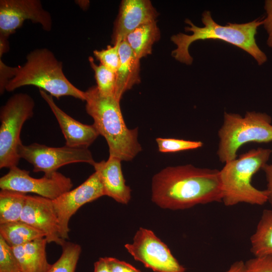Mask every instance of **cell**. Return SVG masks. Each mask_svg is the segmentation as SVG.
Instances as JSON below:
<instances>
[{
    "label": "cell",
    "instance_id": "obj_27",
    "mask_svg": "<svg viewBox=\"0 0 272 272\" xmlns=\"http://www.w3.org/2000/svg\"><path fill=\"white\" fill-rule=\"evenodd\" d=\"M0 272H22L11 247L1 236Z\"/></svg>",
    "mask_w": 272,
    "mask_h": 272
},
{
    "label": "cell",
    "instance_id": "obj_25",
    "mask_svg": "<svg viewBox=\"0 0 272 272\" xmlns=\"http://www.w3.org/2000/svg\"><path fill=\"white\" fill-rule=\"evenodd\" d=\"M158 150L161 153H175L201 148L203 143L198 141H190L173 138L156 139Z\"/></svg>",
    "mask_w": 272,
    "mask_h": 272
},
{
    "label": "cell",
    "instance_id": "obj_9",
    "mask_svg": "<svg viewBox=\"0 0 272 272\" xmlns=\"http://www.w3.org/2000/svg\"><path fill=\"white\" fill-rule=\"evenodd\" d=\"M124 247L137 260L155 272H185L166 244L149 229L140 228Z\"/></svg>",
    "mask_w": 272,
    "mask_h": 272
},
{
    "label": "cell",
    "instance_id": "obj_8",
    "mask_svg": "<svg viewBox=\"0 0 272 272\" xmlns=\"http://www.w3.org/2000/svg\"><path fill=\"white\" fill-rule=\"evenodd\" d=\"M18 154L33 166L34 172L49 174L60 167L70 164L84 162L92 166L96 162L88 148H72L64 146L51 147L38 143L24 145L18 148Z\"/></svg>",
    "mask_w": 272,
    "mask_h": 272
},
{
    "label": "cell",
    "instance_id": "obj_30",
    "mask_svg": "<svg viewBox=\"0 0 272 272\" xmlns=\"http://www.w3.org/2000/svg\"><path fill=\"white\" fill-rule=\"evenodd\" d=\"M111 272H141L132 265L114 257H105Z\"/></svg>",
    "mask_w": 272,
    "mask_h": 272
},
{
    "label": "cell",
    "instance_id": "obj_21",
    "mask_svg": "<svg viewBox=\"0 0 272 272\" xmlns=\"http://www.w3.org/2000/svg\"><path fill=\"white\" fill-rule=\"evenodd\" d=\"M0 236L11 248L45 238L42 232L21 220L0 224Z\"/></svg>",
    "mask_w": 272,
    "mask_h": 272
},
{
    "label": "cell",
    "instance_id": "obj_29",
    "mask_svg": "<svg viewBox=\"0 0 272 272\" xmlns=\"http://www.w3.org/2000/svg\"><path fill=\"white\" fill-rule=\"evenodd\" d=\"M264 8L266 16L263 19L262 25L268 35L266 43L268 47L272 48V0L265 1Z\"/></svg>",
    "mask_w": 272,
    "mask_h": 272
},
{
    "label": "cell",
    "instance_id": "obj_3",
    "mask_svg": "<svg viewBox=\"0 0 272 272\" xmlns=\"http://www.w3.org/2000/svg\"><path fill=\"white\" fill-rule=\"evenodd\" d=\"M86 110L93 119L99 135L106 140L109 156L121 161H130L142 151L138 141V128L129 129L123 117L120 101L105 96L97 86L85 91Z\"/></svg>",
    "mask_w": 272,
    "mask_h": 272
},
{
    "label": "cell",
    "instance_id": "obj_22",
    "mask_svg": "<svg viewBox=\"0 0 272 272\" xmlns=\"http://www.w3.org/2000/svg\"><path fill=\"white\" fill-rule=\"evenodd\" d=\"M25 193L9 190L0 191V224L20 221L25 206Z\"/></svg>",
    "mask_w": 272,
    "mask_h": 272
},
{
    "label": "cell",
    "instance_id": "obj_5",
    "mask_svg": "<svg viewBox=\"0 0 272 272\" xmlns=\"http://www.w3.org/2000/svg\"><path fill=\"white\" fill-rule=\"evenodd\" d=\"M272 150L258 148L225 163L220 171L222 200L226 206L240 203L262 206L267 201L266 190H261L251 183L252 176L267 164Z\"/></svg>",
    "mask_w": 272,
    "mask_h": 272
},
{
    "label": "cell",
    "instance_id": "obj_6",
    "mask_svg": "<svg viewBox=\"0 0 272 272\" xmlns=\"http://www.w3.org/2000/svg\"><path fill=\"white\" fill-rule=\"evenodd\" d=\"M218 134L217 153L219 160L225 163L236 159L239 149L244 144L272 141L271 118L265 113L254 111L246 112L243 116L225 112Z\"/></svg>",
    "mask_w": 272,
    "mask_h": 272
},
{
    "label": "cell",
    "instance_id": "obj_11",
    "mask_svg": "<svg viewBox=\"0 0 272 272\" xmlns=\"http://www.w3.org/2000/svg\"><path fill=\"white\" fill-rule=\"evenodd\" d=\"M102 196H105L103 186L98 174L95 171L79 186L52 200L60 236L63 240L69 239V224L71 217L82 206Z\"/></svg>",
    "mask_w": 272,
    "mask_h": 272
},
{
    "label": "cell",
    "instance_id": "obj_17",
    "mask_svg": "<svg viewBox=\"0 0 272 272\" xmlns=\"http://www.w3.org/2000/svg\"><path fill=\"white\" fill-rule=\"evenodd\" d=\"M120 64L116 72L115 98L118 101L126 91L141 82L140 59L123 40L119 46Z\"/></svg>",
    "mask_w": 272,
    "mask_h": 272
},
{
    "label": "cell",
    "instance_id": "obj_2",
    "mask_svg": "<svg viewBox=\"0 0 272 272\" xmlns=\"http://www.w3.org/2000/svg\"><path fill=\"white\" fill-rule=\"evenodd\" d=\"M201 21L203 26L199 27L186 19L185 22L188 26L185 27V30L191 32L192 34L179 33L171 37V41L177 46L172 51V55L177 60L190 65L193 62L189 52L190 44L199 40L216 39L242 49L250 54L259 65L266 62V55L257 45L255 40L257 29L263 24V19H256L247 23H228L221 25L214 21L211 12L206 10L202 14Z\"/></svg>",
    "mask_w": 272,
    "mask_h": 272
},
{
    "label": "cell",
    "instance_id": "obj_10",
    "mask_svg": "<svg viewBox=\"0 0 272 272\" xmlns=\"http://www.w3.org/2000/svg\"><path fill=\"white\" fill-rule=\"evenodd\" d=\"M28 171L17 166L12 167L0 178L1 190H9L26 194L33 193L54 200L70 190L73 184L71 179L57 171L44 174L40 178L31 176Z\"/></svg>",
    "mask_w": 272,
    "mask_h": 272
},
{
    "label": "cell",
    "instance_id": "obj_32",
    "mask_svg": "<svg viewBox=\"0 0 272 272\" xmlns=\"http://www.w3.org/2000/svg\"><path fill=\"white\" fill-rule=\"evenodd\" d=\"M94 272H111L106 257H100L94 263Z\"/></svg>",
    "mask_w": 272,
    "mask_h": 272
},
{
    "label": "cell",
    "instance_id": "obj_33",
    "mask_svg": "<svg viewBox=\"0 0 272 272\" xmlns=\"http://www.w3.org/2000/svg\"><path fill=\"white\" fill-rule=\"evenodd\" d=\"M226 272H245L244 262L242 260L235 261Z\"/></svg>",
    "mask_w": 272,
    "mask_h": 272
},
{
    "label": "cell",
    "instance_id": "obj_16",
    "mask_svg": "<svg viewBox=\"0 0 272 272\" xmlns=\"http://www.w3.org/2000/svg\"><path fill=\"white\" fill-rule=\"evenodd\" d=\"M121 162L119 159L109 156L107 161L95 162L93 166L100 178L105 196L126 205L130 199L131 190L125 184Z\"/></svg>",
    "mask_w": 272,
    "mask_h": 272
},
{
    "label": "cell",
    "instance_id": "obj_1",
    "mask_svg": "<svg viewBox=\"0 0 272 272\" xmlns=\"http://www.w3.org/2000/svg\"><path fill=\"white\" fill-rule=\"evenodd\" d=\"M151 197L159 207L172 210L222 201L220 171L191 164L167 167L153 177Z\"/></svg>",
    "mask_w": 272,
    "mask_h": 272
},
{
    "label": "cell",
    "instance_id": "obj_19",
    "mask_svg": "<svg viewBox=\"0 0 272 272\" xmlns=\"http://www.w3.org/2000/svg\"><path fill=\"white\" fill-rule=\"evenodd\" d=\"M160 37V32L154 21L143 24L129 33L124 40L141 59L152 52V46Z\"/></svg>",
    "mask_w": 272,
    "mask_h": 272
},
{
    "label": "cell",
    "instance_id": "obj_15",
    "mask_svg": "<svg viewBox=\"0 0 272 272\" xmlns=\"http://www.w3.org/2000/svg\"><path fill=\"white\" fill-rule=\"evenodd\" d=\"M39 92L56 118L65 138V146L88 148L99 135L93 124H85L76 120L55 104L51 95L41 89H39Z\"/></svg>",
    "mask_w": 272,
    "mask_h": 272
},
{
    "label": "cell",
    "instance_id": "obj_20",
    "mask_svg": "<svg viewBox=\"0 0 272 272\" xmlns=\"http://www.w3.org/2000/svg\"><path fill=\"white\" fill-rule=\"evenodd\" d=\"M250 243V251L254 256L272 257V210L263 211Z\"/></svg>",
    "mask_w": 272,
    "mask_h": 272
},
{
    "label": "cell",
    "instance_id": "obj_4",
    "mask_svg": "<svg viewBox=\"0 0 272 272\" xmlns=\"http://www.w3.org/2000/svg\"><path fill=\"white\" fill-rule=\"evenodd\" d=\"M27 85L38 87L57 99L69 96L85 100V92L67 80L63 72L62 62L47 48L31 51L23 66L15 67L14 76L7 84L5 90L12 92Z\"/></svg>",
    "mask_w": 272,
    "mask_h": 272
},
{
    "label": "cell",
    "instance_id": "obj_28",
    "mask_svg": "<svg viewBox=\"0 0 272 272\" xmlns=\"http://www.w3.org/2000/svg\"><path fill=\"white\" fill-rule=\"evenodd\" d=\"M245 272H272V257L254 256L244 262Z\"/></svg>",
    "mask_w": 272,
    "mask_h": 272
},
{
    "label": "cell",
    "instance_id": "obj_31",
    "mask_svg": "<svg viewBox=\"0 0 272 272\" xmlns=\"http://www.w3.org/2000/svg\"><path fill=\"white\" fill-rule=\"evenodd\" d=\"M264 172L267 181V201L270 203L272 208V164H266L262 168Z\"/></svg>",
    "mask_w": 272,
    "mask_h": 272
},
{
    "label": "cell",
    "instance_id": "obj_23",
    "mask_svg": "<svg viewBox=\"0 0 272 272\" xmlns=\"http://www.w3.org/2000/svg\"><path fill=\"white\" fill-rule=\"evenodd\" d=\"M62 253L48 272H75L82 251L80 245L66 241L61 246Z\"/></svg>",
    "mask_w": 272,
    "mask_h": 272
},
{
    "label": "cell",
    "instance_id": "obj_18",
    "mask_svg": "<svg viewBox=\"0 0 272 272\" xmlns=\"http://www.w3.org/2000/svg\"><path fill=\"white\" fill-rule=\"evenodd\" d=\"M45 238L12 247L13 254L22 272H48L51 266L47 260Z\"/></svg>",
    "mask_w": 272,
    "mask_h": 272
},
{
    "label": "cell",
    "instance_id": "obj_14",
    "mask_svg": "<svg viewBox=\"0 0 272 272\" xmlns=\"http://www.w3.org/2000/svg\"><path fill=\"white\" fill-rule=\"evenodd\" d=\"M158 14L149 0H123L115 22L112 39L113 45L120 43L139 26L156 21Z\"/></svg>",
    "mask_w": 272,
    "mask_h": 272
},
{
    "label": "cell",
    "instance_id": "obj_12",
    "mask_svg": "<svg viewBox=\"0 0 272 272\" xmlns=\"http://www.w3.org/2000/svg\"><path fill=\"white\" fill-rule=\"evenodd\" d=\"M27 20L39 24L45 31L51 30V15L43 8L40 1H0L1 37L7 39Z\"/></svg>",
    "mask_w": 272,
    "mask_h": 272
},
{
    "label": "cell",
    "instance_id": "obj_24",
    "mask_svg": "<svg viewBox=\"0 0 272 272\" xmlns=\"http://www.w3.org/2000/svg\"><path fill=\"white\" fill-rule=\"evenodd\" d=\"M90 65L95 73L97 87L103 96L115 98L116 74L103 65H97L92 56L89 57Z\"/></svg>",
    "mask_w": 272,
    "mask_h": 272
},
{
    "label": "cell",
    "instance_id": "obj_13",
    "mask_svg": "<svg viewBox=\"0 0 272 272\" xmlns=\"http://www.w3.org/2000/svg\"><path fill=\"white\" fill-rule=\"evenodd\" d=\"M20 220L42 232L48 243L61 246L66 241L60 236L58 221L51 199L27 195Z\"/></svg>",
    "mask_w": 272,
    "mask_h": 272
},
{
    "label": "cell",
    "instance_id": "obj_26",
    "mask_svg": "<svg viewBox=\"0 0 272 272\" xmlns=\"http://www.w3.org/2000/svg\"><path fill=\"white\" fill-rule=\"evenodd\" d=\"M119 44L116 43L113 46L109 45L106 49L93 51L94 56L100 61V64L115 73L120 64Z\"/></svg>",
    "mask_w": 272,
    "mask_h": 272
},
{
    "label": "cell",
    "instance_id": "obj_7",
    "mask_svg": "<svg viewBox=\"0 0 272 272\" xmlns=\"http://www.w3.org/2000/svg\"><path fill=\"white\" fill-rule=\"evenodd\" d=\"M35 102L27 94L14 95L0 111V168L17 166L20 158L18 148L25 122L33 115Z\"/></svg>",
    "mask_w": 272,
    "mask_h": 272
}]
</instances>
